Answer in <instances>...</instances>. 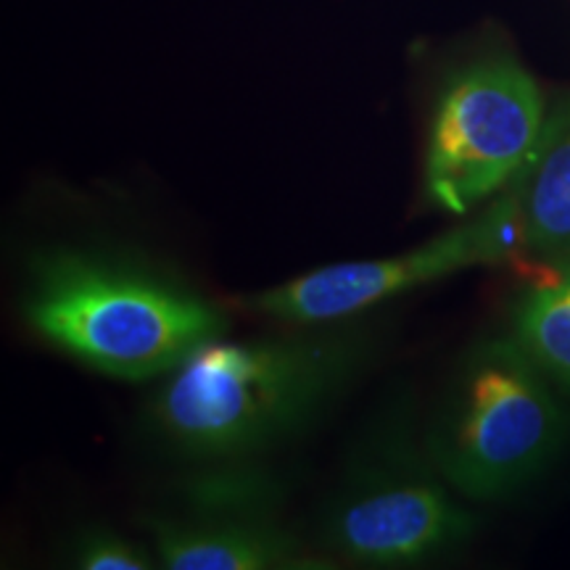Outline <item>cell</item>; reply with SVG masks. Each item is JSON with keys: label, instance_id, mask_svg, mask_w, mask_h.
<instances>
[{"label": "cell", "instance_id": "cell-8", "mask_svg": "<svg viewBox=\"0 0 570 570\" xmlns=\"http://www.w3.org/2000/svg\"><path fill=\"white\" fill-rule=\"evenodd\" d=\"M523 259L541 269L570 262V101L547 111L537 151L510 183Z\"/></svg>", "mask_w": 570, "mask_h": 570}, {"label": "cell", "instance_id": "cell-5", "mask_svg": "<svg viewBox=\"0 0 570 570\" xmlns=\"http://www.w3.org/2000/svg\"><path fill=\"white\" fill-rule=\"evenodd\" d=\"M544 122V96L520 63L489 59L460 71L431 119L425 202L454 217L479 212L529 164Z\"/></svg>", "mask_w": 570, "mask_h": 570}, {"label": "cell", "instance_id": "cell-6", "mask_svg": "<svg viewBox=\"0 0 570 570\" xmlns=\"http://www.w3.org/2000/svg\"><path fill=\"white\" fill-rule=\"evenodd\" d=\"M523 259L518 206L512 188L483 204L468 223L449 227L410 252L325 265L259 294L240 296L246 312L285 327L323 325L367 315L402 294L439 283L473 267H497Z\"/></svg>", "mask_w": 570, "mask_h": 570}, {"label": "cell", "instance_id": "cell-2", "mask_svg": "<svg viewBox=\"0 0 570 570\" xmlns=\"http://www.w3.org/2000/svg\"><path fill=\"white\" fill-rule=\"evenodd\" d=\"M21 312L35 336L114 381H161L230 317L180 277L104 246L53 244L27 256Z\"/></svg>", "mask_w": 570, "mask_h": 570}, {"label": "cell", "instance_id": "cell-3", "mask_svg": "<svg viewBox=\"0 0 570 570\" xmlns=\"http://www.w3.org/2000/svg\"><path fill=\"white\" fill-rule=\"evenodd\" d=\"M475 533V515L433 465L410 389L389 394L348 449L317 518L315 547L362 568H420Z\"/></svg>", "mask_w": 570, "mask_h": 570}, {"label": "cell", "instance_id": "cell-10", "mask_svg": "<svg viewBox=\"0 0 570 570\" xmlns=\"http://www.w3.org/2000/svg\"><path fill=\"white\" fill-rule=\"evenodd\" d=\"M67 560L80 570H154L161 568L154 547L109 525H82L67 541Z\"/></svg>", "mask_w": 570, "mask_h": 570}, {"label": "cell", "instance_id": "cell-7", "mask_svg": "<svg viewBox=\"0 0 570 570\" xmlns=\"http://www.w3.org/2000/svg\"><path fill=\"white\" fill-rule=\"evenodd\" d=\"M138 525L164 570H304L336 566L277 512H140Z\"/></svg>", "mask_w": 570, "mask_h": 570}, {"label": "cell", "instance_id": "cell-9", "mask_svg": "<svg viewBox=\"0 0 570 570\" xmlns=\"http://www.w3.org/2000/svg\"><path fill=\"white\" fill-rule=\"evenodd\" d=\"M510 336L570 399V262L541 269L518 296Z\"/></svg>", "mask_w": 570, "mask_h": 570}, {"label": "cell", "instance_id": "cell-1", "mask_svg": "<svg viewBox=\"0 0 570 570\" xmlns=\"http://www.w3.org/2000/svg\"><path fill=\"white\" fill-rule=\"evenodd\" d=\"M367 315L254 341L214 338L164 375L142 431L180 465L265 460L309 431L383 352Z\"/></svg>", "mask_w": 570, "mask_h": 570}, {"label": "cell", "instance_id": "cell-4", "mask_svg": "<svg viewBox=\"0 0 570 570\" xmlns=\"http://www.w3.org/2000/svg\"><path fill=\"white\" fill-rule=\"evenodd\" d=\"M570 439L568 396L512 336L460 356L423 417L433 465L465 502H499L537 481Z\"/></svg>", "mask_w": 570, "mask_h": 570}]
</instances>
